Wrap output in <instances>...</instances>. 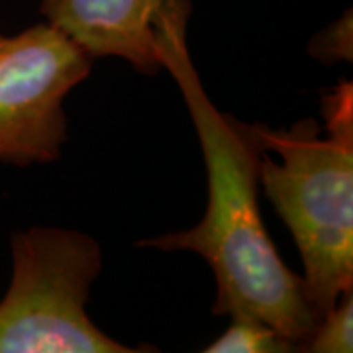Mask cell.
Returning <instances> with one entry per match:
<instances>
[{
  "mask_svg": "<svg viewBox=\"0 0 353 353\" xmlns=\"http://www.w3.org/2000/svg\"><path fill=\"white\" fill-rule=\"evenodd\" d=\"M189 14L169 16L159 30L157 57L187 104L206 165L208 199L196 226L139 240L138 248L201 255L216 281V316H252L301 350L320 320L271 241L259 210L263 143L255 124L222 112L208 97L187 43Z\"/></svg>",
  "mask_w": 353,
  "mask_h": 353,
  "instance_id": "6da1fadb",
  "label": "cell"
},
{
  "mask_svg": "<svg viewBox=\"0 0 353 353\" xmlns=\"http://www.w3.org/2000/svg\"><path fill=\"white\" fill-rule=\"evenodd\" d=\"M324 128L255 124L263 143L259 187L289 228L303 259L304 292L318 318L353 290V87L322 97Z\"/></svg>",
  "mask_w": 353,
  "mask_h": 353,
  "instance_id": "7a4b0ae2",
  "label": "cell"
},
{
  "mask_svg": "<svg viewBox=\"0 0 353 353\" xmlns=\"http://www.w3.org/2000/svg\"><path fill=\"white\" fill-rule=\"evenodd\" d=\"M12 275L0 299V353H134L87 312L102 271L101 243L67 228H28L10 238Z\"/></svg>",
  "mask_w": 353,
  "mask_h": 353,
  "instance_id": "3957f363",
  "label": "cell"
},
{
  "mask_svg": "<svg viewBox=\"0 0 353 353\" xmlns=\"http://www.w3.org/2000/svg\"><path fill=\"white\" fill-rule=\"evenodd\" d=\"M92 57L51 24L0 30V163L28 167L61 157L65 101L92 71Z\"/></svg>",
  "mask_w": 353,
  "mask_h": 353,
  "instance_id": "277c9868",
  "label": "cell"
},
{
  "mask_svg": "<svg viewBox=\"0 0 353 353\" xmlns=\"http://www.w3.org/2000/svg\"><path fill=\"white\" fill-rule=\"evenodd\" d=\"M39 12L92 59L120 57L155 75L159 30L169 16H190V0H41Z\"/></svg>",
  "mask_w": 353,
  "mask_h": 353,
  "instance_id": "5b68a950",
  "label": "cell"
},
{
  "mask_svg": "<svg viewBox=\"0 0 353 353\" xmlns=\"http://www.w3.org/2000/svg\"><path fill=\"white\" fill-rule=\"evenodd\" d=\"M206 353H289L296 352L294 343L283 338L277 330L271 328L252 316H232L226 332L216 338Z\"/></svg>",
  "mask_w": 353,
  "mask_h": 353,
  "instance_id": "8992f818",
  "label": "cell"
},
{
  "mask_svg": "<svg viewBox=\"0 0 353 353\" xmlns=\"http://www.w3.org/2000/svg\"><path fill=\"white\" fill-rule=\"evenodd\" d=\"M301 352L352 353L353 352V290L343 292L328 312L320 316Z\"/></svg>",
  "mask_w": 353,
  "mask_h": 353,
  "instance_id": "52a82bcc",
  "label": "cell"
},
{
  "mask_svg": "<svg viewBox=\"0 0 353 353\" xmlns=\"http://www.w3.org/2000/svg\"><path fill=\"white\" fill-rule=\"evenodd\" d=\"M310 55L326 65L353 59V28L352 12L343 14L340 20L318 32L308 43Z\"/></svg>",
  "mask_w": 353,
  "mask_h": 353,
  "instance_id": "ba28073f",
  "label": "cell"
}]
</instances>
